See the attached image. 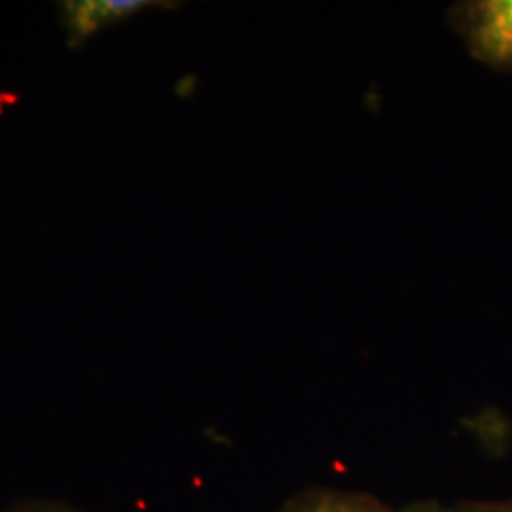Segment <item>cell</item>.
<instances>
[{
    "mask_svg": "<svg viewBox=\"0 0 512 512\" xmlns=\"http://www.w3.org/2000/svg\"><path fill=\"white\" fill-rule=\"evenodd\" d=\"M450 21L478 61L512 71V0H475L456 4Z\"/></svg>",
    "mask_w": 512,
    "mask_h": 512,
    "instance_id": "6da1fadb",
    "label": "cell"
},
{
    "mask_svg": "<svg viewBox=\"0 0 512 512\" xmlns=\"http://www.w3.org/2000/svg\"><path fill=\"white\" fill-rule=\"evenodd\" d=\"M152 6H167L150 0H74L63 4V21L74 42L90 38L110 23L131 18Z\"/></svg>",
    "mask_w": 512,
    "mask_h": 512,
    "instance_id": "7a4b0ae2",
    "label": "cell"
},
{
    "mask_svg": "<svg viewBox=\"0 0 512 512\" xmlns=\"http://www.w3.org/2000/svg\"><path fill=\"white\" fill-rule=\"evenodd\" d=\"M300 512H380L374 511L363 501H351V499H340V497H329L323 501L313 503L306 511Z\"/></svg>",
    "mask_w": 512,
    "mask_h": 512,
    "instance_id": "3957f363",
    "label": "cell"
},
{
    "mask_svg": "<svg viewBox=\"0 0 512 512\" xmlns=\"http://www.w3.org/2000/svg\"><path fill=\"white\" fill-rule=\"evenodd\" d=\"M2 512H82L74 509L71 505L59 503V501H48V499H31V501H21L18 505L6 509Z\"/></svg>",
    "mask_w": 512,
    "mask_h": 512,
    "instance_id": "277c9868",
    "label": "cell"
}]
</instances>
